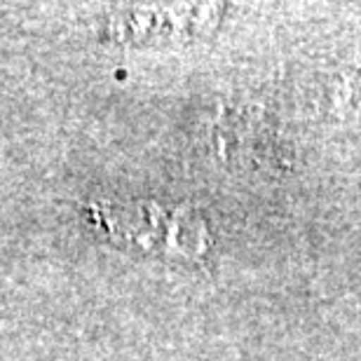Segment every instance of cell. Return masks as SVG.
Wrapping results in <instances>:
<instances>
[{"mask_svg": "<svg viewBox=\"0 0 361 361\" xmlns=\"http://www.w3.org/2000/svg\"><path fill=\"white\" fill-rule=\"evenodd\" d=\"M118 10L108 21L113 38H192L219 21L223 5H134Z\"/></svg>", "mask_w": 361, "mask_h": 361, "instance_id": "cell-1", "label": "cell"}]
</instances>
